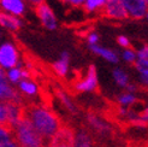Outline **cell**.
Masks as SVG:
<instances>
[{"instance_id": "6", "label": "cell", "mask_w": 148, "mask_h": 147, "mask_svg": "<svg viewBox=\"0 0 148 147\" xmlns=\"http://www.w3.org/2000/svg\"><path fill=\"white\" fill-rule=\"evenodd\" d=\"M86 122L90 130L94 131L95 134H98L99 136H110L113 131L112 126L98 113L88 112L86 115Z\"/></svg>"}, {"instance_id": "13", "label": "cell", "mask_w": 148, "mask_h": 147, "mask_svg": "<svg viewBox=\"0 0 148 147\" xmlns=\"http://www.w3.org/2000/svg\"><path fill=\"white\" fill-rule=\"evenodd\" d=\"M5 72H6L7 81L14 87H16L22 80L32 77V71L28 68H25L23 64H19V65H17V67L11 68L9 70H6Z\"/></svg>"}, {"instance_id": "2", "label": "cell", "mask_w": 148, "mask_h": 147, "mask_svg": "<svg viewBox=\"0 0 148 147\" xmlns=\"http://www.w3.org/2000/svg\"><path fill=\"white\" fill-rule=\"evenodd\" d=\"M13 140L19 147H43L46 141L38 133L27 117L24 116L16 126L12 127Z\"/></svg>"}, {"instance_id": "19", "label": "cell", "mask_w": 148, "mask_h": 147, "mask_svg": "<svg viewBox=\"0 0 148 147\" xmlns=\"http://www.w3.org/2000/svg\"><path fill=\"white\" fill-rule=\"evenodd\" d=\"M56 97L59 100V102L62 104V106L71 115H77L78 113V109L77 105L75 104V101L71 99L70 95L63 89H56Z\"/></svg>"}, {"instance_id": "29", "label": "cell", "mask_w": 148, "mask_h": 147, "mask_svg": "<svg viewBox=\"0 0 148 147\" xmlns=\"http://www.w3.org/2000/svg\"><path fill=\"white\" fill-rule=\"evenodd\" d=\"M136 56L140 59H148V45H143L136 51Z\"/></svg>"}, {"instance_id": "27", "label": "cell", "mask_w": 148, "mask_h": 147, "mask_svg": "<svg viewBox=\"0 0 148 147\" xmlns=\"http://www.w3.org/2000/svg\"><path fill=\"white\" fill-rule=\"evenodd\" d=\"M117 42H118V45H119L121 47L123 48H129L130 47V40L129 38H127V36H124V35H119L117 38Z\"/></svg>"}, {"instance_id": "17", "label": "cell", "mask_w": 148, "mask_h": 147, "mask_svg": "<svg viewBox=\"0 0 148 147\" xmlns=\"http://www.w3.org/2000/svg\"><path fill=\"white\" fill-rule=\"evenodd\" d=\"M23 25V22L19 17H16L13 14L6 13L0 10V27H3L10 32H18Z\"/></svg>"}, {"instance_id": "24", "label": "cell", "mask_w": 148, "mask_h": 147, "mask_svg": "<svg viewBox=\"0 0 148 147\" xmlns=\"http://www.w3.org/2000/svg\"><path fill=\"white\" fill-rule=\"evenodd\" d=\"M134 67L136 71L140 74V76H147L148 75V59H137L134 63Z\"/></svg>"}, {"instance_id": "36", "label": "cell", "mask_w": 148, "mask_h": 147, "mask_svg": "<svg viewBox=\"0 0 148 147\" xmlns=\"http://www.w3.org/2000/svg\"><path fill=\"white\" fill-rule=\"evenodd\" d=\"M145 18H146V19H148V11L146 12V16H145Z\"/></svg>"}, {"instance_id": "20", "label": "cell", "mask_w": 148, "mask_h": 147, "mask_svg": "<svg viewBox=\"0 0 148 147\" xmlns=\"http://www.w3.org/2000/svg\"><path fill=\"white\" fill-rule=\"evenodd\" d=\"M112 78L114 81V83L119 87V88H124L127 87L131 81H130V76L129 74L122 68H114L112 71Z\"/></svg>"}, {"instance_id": "26", "label": "cell", "mask_w": 148, "mask_h": 147, "mask_svg": "<svg viewBox=\"0 0 148 147\" xmlns=\"http://www.w3.org/2000/svg\"><path fill=\"white\" fill-rule=\"evenodd\" d=\"M99 40H100V36L98 33L95 32H89L87 34V42L89 46H93V45H99Z\"/></svg>"}, {"instance_id": "31", "label": "cell", "mask_w": 148, "mask_h": 147, "mask_svg": "<svg viewBox=\"0 0 148 147\" xmlns=\"http://www.w3.org/2000/svg\"><path fill=\"white\" fill-rule=\"evenodd\" d=\"M140 116H141L142 121H143V122L147 124V126H148V106L143 109V111H142L141 113H140Z\"/></svg>"}, {"instance_id": "9", "label": "cell", "mask_w": 148, "mask_h": 147, "mask_svg": "<svg viewBox=\"0 0 148 147\" xmlns=\"http://www.w3.org/2000/svg\"><path fill=\"white\" fill-rule=\"evenodd\" d=\"M124 10L127 12V16L130 19H142L148 11V6L146 0H122Z\"/></svg>"}, {"instance_id": "11", "label": "cell", "mask_w": 148, "mask_h": 147, "mask_svg": "<svg viewBox=\"0 0 148 147\" xmlns=\"http://www.w3.org/2000/svg\"><path fill=\"white\" fill-rule=\"evenodd\" d=\"M16 88H17L18 93L23 97V99L24 98L33 99V98H36L40 94V86L32 77L22 80L21 82L16 86Z\"/></svg>"}, {"instance_id": "35", "label": "cell", "mask_w": 148, "mask_h": 147, "mask_svg": "<svg viewBox=\"0 0 148 147\" xmlns=\"http://www.w3.org/2000/svg\"><path fill=\"white\" fill-rule=\"evenodd\" d=\"M43 147H54V146H52V145H49V144H47V145H45Z\"/></svg>"}, {"instance_id": "30", "label": "cell", "mask_w": 148, "mask_h": 147, "mask_svg": "<svg viewBox=\"0 0 148 147\" xmlns=\"http://www.w3.org/2000/svg\"><path fill=\"white\" fill-rule=\"evenodd\" d=\"M124 91H125V92H130V93H136V92L138 91V87H137V84L130 82L127 87L124 88Z\"/></svg>"}, {"instance_id": "37", "label": "cell", "mask_w": 148, "mask_h": 147, "mask_svg": "<svg viewBox=\"0 0 148 147\" xmlns=\"http://www.w3.org/2000/svg\"><path fill=\"white\" fill-rule=\"evenodd\" d=\"M146 4H147V6H148V0H146Z\"/></svg>"}, {"instance_id": "33", "label": "cell", "mask_w": 148, "mask_h": 147, "mask_svg": "<svg viewBox=\"0 0 148 147\" xmlns=\"http://www.w3.org/2000/svg\"><path fill=\"white\" fill-rule=\"evenodd\" d=\"M25 1H28L32 6L35 7V6H38V5L42 4V3H45V0H25Z\"/></svg>"}, {"instance_id": "12", "label": "cell", "mask_w": 148, "mask_h": 147, "mask_svg": "<svg viewBox=\"0 0 148 147\" xmlns=\"http://www.w3.org/2000/svg\"><path fill=\"white\" fill-rule=\"evenodd\" d=\"M0 10L21 18L27 11V4L25 0H0Z\"/></svg>"}, {"instance_id": "16", "label": "cell", "mask_w": 148, "mask_h": 147, "mask_svg": "<svg viewBox=\"0 0 148 147\" xmlns=\"http://www.w3.org/2000/svg\"><path fill=\"white\" fill-rule=\"evenodd\" d=\"M73 147H95L94 137L87 128H79L75 130Z\"/></svg>"}, {"instance_id": "3", "label": "cell", "mask_w": 148, "mask_h": 147, "mask_svg": "<svg viewBox=\"0 0 148 147\" xmlns=\"http://www.w3.org/2000/svg\"><path fill=\"white\" fill-rule=\"evenodd\" d=\"M22 64L19 48L12 41H4L0 43V68L9 70Z\"/></svg>"}, {"instance_id": "25", "label": "cell", "mask_w": 148, "mask_h": 147, "mask_svg": "<svg viewBox=\"0 0 148 147\" xmlns=\"http://www.w3.org/2000/svg\"><path fill=\"white\" fill-rule=\"evenodd\" d=\"M0 124L7 126V102L0 101Z\"/></svg>"}, {"instance_id": "23", "label": "cell", "mask_w": 148, "mask_h": 147, "mask_svg": "<svg viewBox=\"0 0 148 147\" xmlns=\"http://www.w3.org/2000/svg\"><path fill=\"white\" fill-rule=\"evenodd\" d=\"M122 59L127 63V64H134L135 60L137 59V56H136V51L132 49L131 47L129 48H124L123 52H122Z\"/></svg>"}, {"instance_id": "8", "label": "cell", "mask_w": 148, "mask_h": 147, "mask_svg": "<svg viewBox=\"0 0 148 147\" xmlns=\"http://www.w3.org/2000/svg\"><path fill=\"white\" fill-rule=\"evenodd\" d=\"M34 9H35L36 16H38V18L41 22V24L46 29H48V30H56L58 27V21L53 10L49 7V5L45 1L38 6H35Z\"/></svg>"}, {"instance_id": "1", "label": "cell", "mask_w": 148, "mask_h": 147, "mask_svg": "<svg viewBox=\"0 0 148 147\" xmlns=\"http://www.w3.org/2000/svg\"><path fill=\"white\" fill-rule=\"evenodd\" d=\"M24 116L45 141H48L63 124L53 110L43 104H33L24 107Z\"/></svg>"}, {"instance_id": "15", "label": "cell", "mask_w": 148, "mask_h": 147, "mask_svg": "<svg viewBox=\"0 0 148 147\" xmlns=\"http://www.w3.org/2000/svg\"><path fill=\"white\" fill-rule=\"evenodd\" d=\"M24 117V106L23 104L17 102H7V126L10 128L16 124Z\"/></svg>"}, {"instance_id": "22", "label": "cell", "mask_w": 148, "mask_h": 147, "mask_svg": "<svg viewBox=\"0 0 148 147\" xmlns=\"http://www.w3.org/2000/svg\"><path fill=\"white\" fill-rule=\"evenodd\" d=\"M10 140H13L12 128H10L9 126H1L0 124V145H3Z\"/></svg>"}, {"instance_id": "21", "label": "cell", "mask_w": 148, "mask_h": 147, "mask_svg": "<svg viewBox=\"0 0 148 147\" xmlns=\"http://www.w3.org/2000/svg\"><path fill=\"white\" fill-rule=\"evenodd\" d=\"M117 104L121 107L125 109H130L132 105H135L137 102V95L135 93H130V92H123L119 95H117L116 98Z\"/></svg>"}, {"instance_id": "7", "label": "cell", "mask_w": 148, "mask_h": 147, "mask_svg": "<svg viewBox=\"0 0 148 147\" xmlns=\"http://www.w3.org/2000/svg\"><path fill=\"white\" fill-rule=\"evenodd\" d=\"M73 139L75 130L70 126L62 124L57 133L48 140V144L54 147H73Z\"/></svg>"}, {"instance_id": "32", "label": "cell", "mask_w": 148, "mask_h": 147, "mask_svg": "<svg viewBox=\"0 0 148 147\" xmlns=\"http://www.w3.org/2000/svg\"><path fill=\"white\" fill-rule=\"evenodd\" d=\"M0 147H19V146L17 145V142L14 140H10V141H7L3 145H0Z\"/></svg>"}, {"instance_id": "10", "label": "cell", "mask_w": 148, "mask_h": 147, "mask_svg": "<svg viewBox=\"0 0 148 147\" xmlns=\"http://www.w3.org/2000/svg\"><path fill=\"white\" fill-rule=\"evenodd\" d=\"M101 14L105 18L113 21H124L128 18L122 0H107L101 11Z\"/></svg>"}, {"instance_id": "14", "label": "cell", "mask_w": 148, "mask_h": 147, "mask_svg": "<svg viewBox=\"0 0 148 147\" xmlns=\"http://www.w3.org/2000/svg\"><path fill=\"white\" fill-rule=\"evenodd\" d=\"M52 70L58 77H66L70 71V53L64 51L60 53L59 58L52 64Z\"/></svg>"}, {"instance_id": "5", "label": "cell", "mask_w": 148, "mask_h": 147, "mask_svg": "<svg viewBox=\"0 0 148 147\" xmlns=\"http://www.w3.org/2000/svg\"><path fill=\"white\" fill-rule=\"evenodd\" d=\"M23 100L24 99L18 93L17 88L7 81L5 70L0 68V101L23 104Z\"/></svg>"}, {"instance_id": "28", "label": "cell", "mask_w": 148, "mask_h": 147, "mask_svg": "<svg viewBox=\"0 0 148 147\" xmlns=\"http://www.w3.org/2000/svg\"><path fill=\"white\" fill-rule=\"evenodd\" d=\"M60 1L71 7H82L86 0H60Z\"/></svg>"}, {"instance_id": "18", "label": "cell", "mask_w": 148, "mask_h": 147, "mask_svg": "<svg viewBox=\"0 0 148 147\" xmlns=\"http://www.w3.org/2000/svg\"><path fill=\"white\" fill-rule=\"evenodd\" d=\"M89 49H90V52L101 57L102 59H105L106 62H108L111 64H118L119 63V56H118L113 49H110L107 47H103V46H100V45L89 46Z\"/></svg>"}, {"instance_id": "34", "label": "cell", "mask_w": 148, "mask_h": 147, "mask_svg": "<svg viewBox=\"0 0 148 147\" xmlns=\"http://www.w3.org/2000/svg\"><path fill=\"white\" fill-rule=\"evenodd\" d=\"M140 83L145 87H148V75L147 76H140Z\"/></svg>"}, {"instance_id": "4", "label": "cell", "mask_w": 148, "mask_h": 147, "mask_svg": "<svg viewBox=\"0 0 148 147\" xmlns=\"http://www.w3.org/2000/svg\"><path fill=\"white\" fill-rule=\"evenodd\" d=\"M75 91L78 93H93L99 88V78H98V71L95 65L90 64L87 68L86 75L77 80L73 84Z\"/></svg>"}]
</instances>
